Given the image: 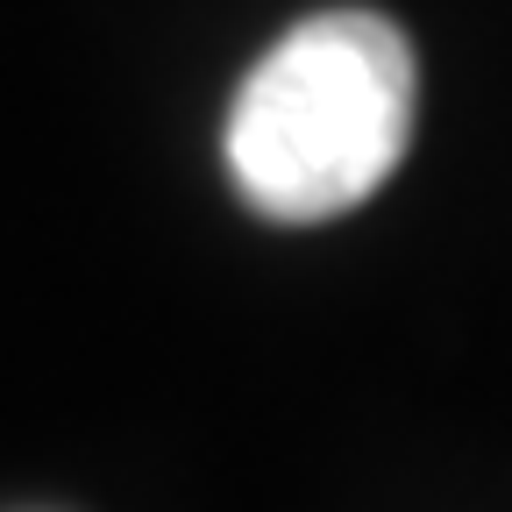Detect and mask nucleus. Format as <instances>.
<instances>
[{
	"mask_svg": "<svg viewBox=\"0 0 512 512\" xmlns=\"http://www.w3.org/2000/svg\"><path fill=\"white\" fill-rule=\"evenodd\" d=\"M413 100V43L384 15L328 8L292 22L228 107L235 192L285 228L363 207L413 143Z\"/></svg>",
	"mask_w": 512,
	"mask_h": 512,
	"instance_id": "nucleus-1",
	"label": "nucleus"
}]
</instances>
